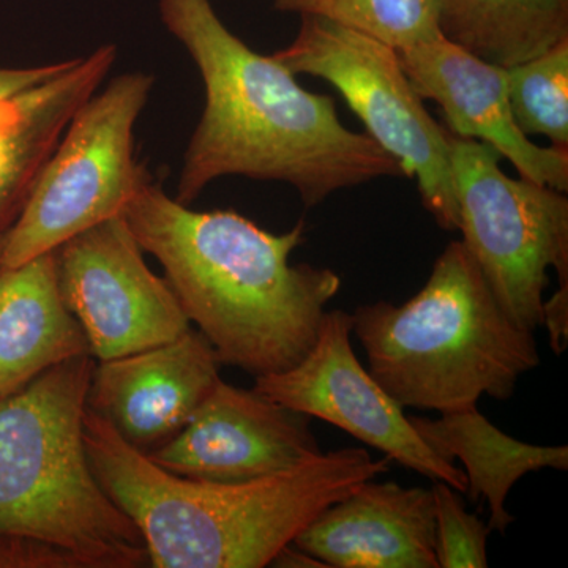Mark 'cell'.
Returning a JSON list of instances; mask_svg holds the SVG:
<instances>
[{"label":"cell","mask_w":568,"mask_h":568,"mask_svg":"<svg viewBox=\"0 0 568 568\" xmlns=\"http://www.w3.org/2000/svg\"><path fill=\"white\" fill-rule=\"evenodd\" d=\"M275 9L324 18L396 51L443 36L437 0H275Z\"/></svg>","instance_id":"19"},{"label":"cell","mask_w":568,"mask_h":568,"mask_svg":"<svg viewBox=\"0 0 568 568\" xmlns=\"http://www.w3.org/2000/svg\"><path fill=\"white\" fill-rule=\"evenodd\" d=\"M422 439L440 458L465 466L466 493L473 503L484 499L489 507L488 526L506 532L515 518L506 500L515 484L536 470L568 469V447H541L521 443L500 432L477 406L439 414L437 418L409 416Z\"/></svg>","instance_id":"17"},{"label":"cell","mask_w":568,"mask_h":568,"mask_svg":"<svg viewBox=\"0 0 568 568\" xmlns=\"http://www.w3.org/2000/svg\"><path fill=\"white\" fill-rule=\"evenodd\" d=\"M123 216L220 364L275 375L315 346L342 280L331 268L291 265L304 222L274 234L234 211H192L151 175Z\"/></svg>","instance_id":"2"},{"label":"cell","mask_w":568,"mask_h":568,"mask_svg":"<svg viewBox=\"0 0 568 568\" xmlns=\"http://www.w3.org/2000/svg\"><path fill=\"white\" fill-rule=\"evenodd\" d=\"M95 365L80 355L0 395V532L63 549L84 568L145 567L140 530L100 487L85 454Z\"/></svg>","instance_id":"5"},{"label":"cell","mask_w":568,"mask_h":568,"mask_svg":"<svg viewBox=\"0 0 568 568\" xmlns=\"http://www.w3.org/2000/svg\"><path fill=\"white\" fill-rule=\"evenodd\" d=\"M308 416L220 379L181 432L148 455L193 480H256L323 454Z\"/></svg>","instance_id":"11"},{"label":"cell","mask_w":568,"mask_h":568,"mask_svg":"<svg viewBox=\"0 0 568 568\" xmlns=\"http://www.w3.org/2000/svg\"><path fill=\"white\" fill-rule=\"evenodd\" d=\"M508 102L526 136L568 151V39L508 69Z\"/></svg>","instance_id":"20"},{"label":"cell","mask_w":568,"mask_h":568,"mask_svg":"<svg viewBox=\"0 0 568 568\" xmlns=\"http://www.w3.org/2000/svg\"><path fill=\"white\" fill-rule=\"evenodd\" d=\"M448 151L463 242L504 312L534 332L545 321L548 268L568 286L567 194L508 178L485 142L448 132Z\"/></svg>","instance_id":"7"},{"label":"cell","mask_w":568,"mask_h":568,"mask_svg":"<svg viewBox=\"0 0 568 568\" xmlns=\"http://www.w3.org/2000/svg\"><path fill=\"white\" fill-rule=\"evenodd\" d=\"M2 241H3V237L0 239V250H2ZM0 267H2V265H0Z\"/></svg>","instance_id":"25"},{"label":"cell","mask_w":568,"mask_h":568,"mask_svg":"<svg viewBox=\"0 0 568 568\" xmlns=\"http://www.w3.org/2000/svg\"><path fill=\"white\" fill-rule=\"evenodd\" d=\"M293 544L325 567L439 568L432 489L365 481Z\"/></svg>","instance_id":"14"},{"label":"cell","mask_w":568,"mask_h":568,"mask_svg":"<svg viewBox=\"0 0 568 568\" xmlns=\"http://www.w3.org/2000/svg\"><path fill=\"white\" fill-rule=\"evenodd\" d=\"M271 566L274 567H312L321 568L325 567L321 560L313 558V556L306 555L301 548L295 547L294 544L284 547L275 559L272 560Z\"/></svg>","instance_id":"24"},{"label":"cell","mask_w":568,"mask_h":568,"mask_svg":"<svg viewBox=\"0 0 568 568\" xmlns=\"http://www.w3.org/2000/svg\"><path fill=\"white\" fill-rule=\"evenodd\" d=\"M220 365L211 343L190 328L173 342L95 365L88 409L151 454L192 418L222 379Z\"/></svg>","instance_id":"13"},{"label":"cell","mask_w":568,"mask_h":568,"mask_svg":"<svg viewBox=\"0 0 568 568\" xmlns=\"http://www.w3.org/2000/svg\"><path fill=\"white\" fill-rule=\"evenodd\" d=\"M142 253L123 213L54 250L63 302L99 362L164 345L192 328L173 287Z\"/></svg>","instance_id":"9"},{"label":"cell","mask_w":568,"mask_h":568,"mask_svg":"<svg viewBox=\"0 0 568 568\" xmlns=\"http://www.w3.org/2000/svg\"><path fill=\"white\" fill-rule=\"evenodd\" d=\"M155 78L123 73L78 108L20 219L2 241L0 265L17 267L74 235L122 215L149 173L134 160V126Z\"/></svg>","instance_id":"6"},{"label":"cell","mask_w":568,"mask_h":568,"mask_svg":"<svg viewBox=\"0 0 568 568\" xmlns=\"http://www.w3.org/2000/svg\"><path fill=\"white\" fill-rule=\"evenodd\" d=\"M351 335L353 315L343 310L325 313L312 351L286 372L257 376L254 390L278 405L338 426L407 469L466 493L465 470L440 458L422 439L405 407L358 362Z\"/></svg>","instance_id":"10"},{"label":"cell","mask_w":568,"mask_h":568,"mask_svg":"<svg viewBox=\"0 0 568 568\" xmlns=\"http://www.w3.org/2000/svg\"><path fill=\"white\" fill-rule=\"evenodd\" d=\"M369 375L403 407L465 409L484 395L508 399L540 365L534 332L504 312L465 242H450L428 282L402 305L353 313Z\"/></svg>","instance_id":"4"},{"label":"cell","mask_w":568,"mask_h":568,"mask_svg":"<svg viewBox=\"0 0 568 568\" xmlns=\"http://www.w3.org/2000/svg\"><path fill=\"white\" fill-rule=\"evenodd\" d=\"M160 14L204 84L203 115L179 174V203H193L224 175L287 183L306 207L338 190L405 175L368 134L343 125L331 97L306 91L274 55L235 37L211 0H160Z\"/></svg>","instance_id":"1"},{"label":"cell","mask_w":568,"mask_h":568,"mask_svg":"<svg viewBox=\"0 0 568 568\" xmlns=\"http://www.w3.org/2000/svg\"><path fill=\"white\" fill-rule=\"evenodd\" d=\"M84 446L93 476L144 540L156 568H263L317 517L390 459L339 448L256 480H193L168 473L85 409Z\"/></svg>","instance_id":"3"},{"label":"cell","mask_w":568,"mask_h":568,"mask_svg":"<svg viewBox=\"0 0 568 568\" xmlns=\"http://www.w3.org/2000/svg\"><path fill=\"white\" fill-rule=\"evenodd\" d=\"M85 354L88 338L63 302L54 252L0 267V395Z\"/></svg>","instance_id":"16"},{"label":"cell","mask_w":568,"mask_h":568,"mask_svg":"<svg viewBox=\"0 0 568 568\" xmlns=\"http://www.w3.org/2000/svg\"><path fill=\"white\" fill-rule=\"evenodd\" d=\"M67 61L48 63V65L10 69L0 67V126L6 125L17 114L22 97L41 82L51 80L69 67Z\"/></svg>","instance_id":"23"},{"label":"cell","mask_w":568,"mask_h":568,"mask_svg":"<svg viewBox=\"0 0 568 568\" xmlns=\"http://www.w3.org/2000/svg\"><path fill=\"white\" fill-rule=\"evenodd\" d=\"M118 55L114 44H102L71 59L26 93L13 119L0 126V239L20 219L71 118L102 88Z\"/></svg>","instance_id":"15"},{"label":"cell","mask_w":568,"mask_h":568,"mask_svg":"<svg viewBox=\"0 0 568 568\" xmlns=\"http://www.w3.org/2000/svg\"><path fill=\"white\" fill-rule=\"evenodd\" d=\"M422 99L443 110L448 132L495 148L523 179L568 192V151L534 144L508 102V69L477 58L446 37L398 51Z\"/></svg>","instance_id":"12"},{"label":"cell","mask_w":568,"mask_h":568,"mask_svg":"<svg viewBox=\"0 0 568 568\" xmlns=\"http://www.w3.org/2000/svg\"><path fill=\"white\" fill-rule=\"evenodd\" d=\"M0 568H84L80 559L43 541L0 532Z\"/></svg>","instance_id":"22"},{"label":"cell","mask_w":568,"mask_h":568,"mask_svg":"<svg viewBox=\"0 0 568 568\" xmlns=\"http://www.w3.org/2000/svg\"><path fill=\"white\" fill-rule=\"evenodd\" d=\"M440 32L510 69L568 39V0H437Z\"/></svg>","instance_id":"18"},{"label":"cell","mask_w":568,"mask_h":568,"mask_svg":"<svg viewBox=\"0 0 568 568\" xmlns=\"http://www.w3.org/2000/svg\"><path fill=\"white\" fill-rule=\"evenodd\" d=\"M274 58L291 73L331 82L364 122L366 134L417 179L426 211L443 230L458 231L448 132L426 111L398 51L324 20L302 17L301 31Z\"/></svg>","instance_id":"8"},{"label":"cell","mask_w":568,"mask_h":568,"mask_svg":"<svg viewBox=\"0 0 568 568\" xmlns=\"http://www.w3.org/2000/svg\"><path fill=\"white\" fill-rule=\"evenodd\" d=\"M457 489L435 480L436 558L439 568L488 567V523L469 514Z\"/></svg>","instance_id":"21"}]
</instances>
